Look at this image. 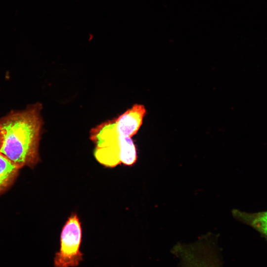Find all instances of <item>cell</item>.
I'll use <instances>...</instances> for the list:
<instances>
[{"instance_id":"obj_1","label":"cell","mask_w":267,"mask_h":267,"mask_svg":"<svg viewBox=\"0 0 267 267\" xmlns=\"http://www.w3.org/2000/svg\"><path fill=\"white\" fill-rule=\"evenodd\" d=\"M41 124L36 109L8 116L0 125V153L17 167L35 158Z\"/></svg>"},{"instance_id":"obj_2","label":"cell","mask_w":267,"mask_h":267,"mask_svg":"<svg viewBox=\"0 0 267 267\" xmlns=\"http://www.w3.org/2000/svg\"><path fill=\"white\" fill-rule=\"evenodd\" d=\"M90 138L95 144L94 157L102 165L112 168L121 164L132 166L136 162L137 156L134 142L131 137L119 134L111 120L93 128Z\"/></svg>"},{"instance_id":"obj_3","label":"cell","mask_w":267,"mask_h":267,"mask_svg":"<svg viewBox=\"0 0 267 267\" xmlns=\"http://www.w3.org/2000/svg\"><path fill=\"white\" fill-rule=\"evenodd\" d=\"M82 229L79 219L72 214L61 230L60 248L54 258L55 267H76L83 260L80 251Z\"/></svg>"},{"instance_id":"obj_4","label":"cell","mask_w":267,"mask_h":267,"mask_svg":"<svg viewBox=\"0 0 267 267\" xmlns=\"http://www.w3.org/2000/svg\"><path fill=\"white\" fill-rule=\"evenodd\" d=\"M172 253L180 261L179 267H221L216 250L206 240L177 244Z\"/></svg>"},{"instance_id":"obj_5","label":"cell","mask_w":267,"mask_h":267,"mask_svg":"<svg viewBox=\"0 0 267 267\" xmlns=\"http://www.w3.org/2000/svg\"><path fill=\"white\" fill-rule=\"evenodd\" d=\"M145 114V107L142 104H135L111 121L114 129L119 134L132 137L140 128Z\"/></svg>"},{"instance_id":"obj_6","label":"cell","mask_w":267,"mask_h":267,"mask_svg":"<svg viewBox=\"0 0 267 267\" xmlns=\"http://www.w3.org/2000/svg\"><path fill=\"white\" fill-rule=\"evenodd\" d=\"M233 217L261 233L267 239V211L256 213H248L233 209Z\"/></svg>"},{"instance_id":"obj_7","label":"cell","mask_w":267,"mask_h":267,"mask_svg":"<svg viewBox=\"0 0 267 267\" xmlns=\"http://www.w3.org/2000/svg\"><path fill=\"white\" fill-rule=\"evenodd\" d=\"M17 166L0 153V189L6 186L15 174Z\"/></svg>"},{"instance_id":"obj_8","label":"cell","mask_w":267,"mask_h":267,"mask_svg":"<svg viewBox=\"0 0 267 267\" xmlns=\"http://www.w3.org/2000/svg\"><path fill=\"white\" fill-rule=\"evenodd\" d=\"M1 138H2V135H1V127L0 125V145L1 141Z\"/></svg>"}]
</instances>
